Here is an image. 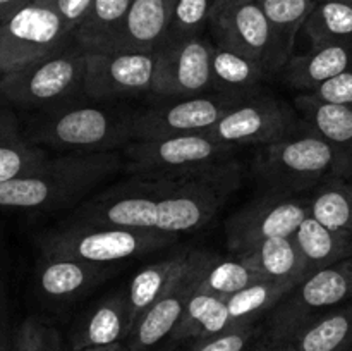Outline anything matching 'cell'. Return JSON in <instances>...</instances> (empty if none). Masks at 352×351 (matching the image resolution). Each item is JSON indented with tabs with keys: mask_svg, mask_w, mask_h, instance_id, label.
<instances>
[{
	"mask_svg": "<svg viewBox=\"0 0 352 351\" xmlns=\"http://www.w3.org/2000/svg\"><path fill=\"white\" fill-rule=\"evenodd\" d=\"M302 127L296 110L275 96L258 93L244 100L241 105L227 112L213 124L205 136L232 147L277 143Z\"/></svg>",
	"mask_w": 352,
	"mask_h": 351,
	"instance_id": "12",
	"label": "cell"
},
{
	"mask_svg": "<svg viewBox=\"0 0 352 351\" xmlns=\"http://www.w3.org/2000/svg\"><path fill=\"white\" fill-rule=\"evenodd\" d=\"M284 348L291 351H352V301L309 322Z\"/></svg>",
	"mask_w": 352,
	"mask_h": 351,
	"instance_id": "25",
	"label": "cell"
},
{
	"mask_svg": "<svg viewBox=\"0 0 352 351\" xmlns=\"http://www.w3.org/2000/svg\"><path fill=\"white\" fill-rule=\"evenodd\" d=\"M306 264V277L352 257V237L336 233L313 217H306L292 234Z\"/></svg>",
	"mask_w": 352,
	"mask_h": 351,
	"instance_id": "24",
	"label": "cell"
},
{
	"mask_svg": "<svg viewBox=\"0 0 352 351\" xmlns=\"http://www.w3.org/2000/svg\"><path fill=\"white\" fill-rule=\"evenodd\" d=\"M124 171L120 151L65 153L0 182V209L50 212L67 209Z\"/></svg>",
	"mask_w": 352,
	"mask_h": 351,
	"instance_id": "1",
	"label": "cell"
},
{
	"mask_svg": "<svg viewBox=\"0 0 352 351\" xmlns=\"http://www.w3.org/2000/svg\"><path fill=\"white\" fill-rule=\"evenodd\" d=\"M316 0H258L278 41L292 57L296 36L316 7Z\"/></svg>",
	"mask_w": 352,
	"mask_h": 351,
	"instance_id": "34",
	"label": "cell"
},
{
	"mask_svg": "<svg viewBox=\"0 0 352 351\" xmlns=\"http://www.w3.org/2000/svg\"><path fill=\"white\" fill-rule=\"evenodd\" d=\"M270 78L263 65L227 48L213 47L212 92L230 96H253L261 93V86Z\"/></svg>",
	"mask_w": 352,
	"mask_h": 351,
	"instance_id": "23",
	"label": "cell"
},
{
	"mask_svg": "<svg viewBox=\"0 0 352 351\" xmlns=\"http://www.w3.org/2000/svg\"><path fill=\"white\" fill-rule=\"evenodd\" d=\"M74 43L72 31L45 0H33L0 24V72L16 71Z\"/></svg>",
	"mask_w": 352,
	"mask_h": 351,
	"instance_id": "9",
	"label": "cell"
},
{
	"mask_svg": "<svg viewBox=\"0 0 352 351\" xmlns=\"http://www.w3.org/2000/svg\"><path fill=\"white\" fill-rule=\"evenodd\" d=\"M236 255L270 281L301 282L306 277V264L292 236L272 237L244 253Z\"/></svg>",
	"mask_w": 352,
	"mask_h": 351,
	"instance_id": "29",
	"label": "cell"
},
{
	"mask_svg": "<svg viewBox=\"0 0 352 351\" xmlns=\"http://www.w3.org/2000/svg\"><path fill=\"white\" fill-rule=\"evenodd\" d=\"M213 257L215 255L192 268L167 295L162 296L136 320L126 339L129 351H158L164 348L165 341H170V336L184 313L186 305L198 288L203 268L210 264Z\"/></svg>",
	"mask_w": 352,
	"mask_h": 351,
	"instance_id": "16",
	"label": "cell"
},
{
	"mask_svg": "<svg viewBox=\"0 0 352 351\" xmlns=\"http://www.w3.org/2000/svg\"><path fill=\"white\" fill-rule=\"evenodd\" d=\"M0 76H2V72H0Z\"/></svg>",
	"mask_w": 352,
	"mask_h": 351,
	"instance_id": "50",
	"label": "cell"
},
{
	"mask_svg": "<svg viewBox=\"0 0 352 351\" xmlns=\"http://www.w3.org/2000/svg\"><path fill=\"white\" fill-rule=\"evenodd\" d=\"M263 334L260 323L237 327L219 336L206 337L189 344L186 351H248L254 346V341Z\"/></svg>",
	"mask_w": 352,
	"mask_h": 351,
	"instance_id": "37",
	"label": "cell"
},
{
	"mask_svg": "<svg viewBox=\"0 0 352 351\" xmlns=\"http://www.w3.org/2000/svg\"><path fill=\"white\" fill-rule=\"evenodd\" d=\"M14 334H16V329H14ZM14 334H12V337H10L9 344H7L6 351H17L16 350V336H14Z\"/></svg>",
	"mask_w": 352,
	"mask_h": 351,
	"instance_id": "45",
	"label": "cell"
},
{
	"mask_svg": "<svg viewBox=\"0 0 352 351\" xmlns=\"http://www.w3.org/2000/svg\"><path fill=\"white\" fill-rule=\"evenodd\" d=\"M248 351H268V346H265V344L261 343V344H256V346H253L251 350H248Z\"/></svg>",
	"mask_w": 352,
	"mask_h": 351,
	"instance_id": "46",
	"label": "cell"
},
{
	"mask_svg": "<svg viewBox=\"0 0 352 351\" xmlns=\"http://www.w3.org/2000/svg\"><path fill=\"white\" fill-rule=\"evenodd\" d=\"M296 281H270L263 279L226 299L230 329L260 323L261 317H267L287 292L298 286Z\"/></svg>",
	"mask_w": 352,
	"mask_h": 351,
	"instance_id": "30",
	"label": "cell"
},
{
	"mask_svg": "<svg viewBox=\"0 0 352 351\" xmlns=\"http://www.w3.org/2000/svg\"><path fill=\"white\" fill-rule=\"evenodd\" d=\"M45 2L60 16L72 33L85 21L93 6V0H45Z\"/></svg>",
	"mask_w": 352,
	"mask_h": 351,
	"instance_id": "39",
	"label": "cell"
},
{
	"mask_svg": "<svg viewBox=\"0 0 352 351\" xmlns=\"http://www.w3.org/2000/svg\"><path fill=\"white\" fill-rule=\"evenodd\" d=\"M316 2H327V0H316Z\"/></svg>",
	"mask_w": 352,
	"mask_h": 351,
	"instance_id": "49",
	"label": "cell"
},
{
	"mask_svg": "<svg viewBox=\"0 0 352 351\" xmlns=\"http://www.w3.org/2000/svg\"><path fill=\"white\" fill-rule=\"evenodd\" d=\"M352 301V257L302 279L267 315L263 344L284 348L323 313Z\"/></svg>",
	"mask_w": 352,
	"mask_h": 351,
	"instance_id": "6",
	"label": "cell"
},
{
	"mask_svg": "<svg viewBox=\"0 0 352 351\" xmlns=\"http://www.w3.org/2000/svg\"><path fill=\"white\" fill-rule=\"evenodd\" d=\"M175 0H133L119 34L107 52H155L170 26Z\"/></svg>",
	"mask_w": 352,
	"mask_h": 351,
	"instance_id": "19",
	"label": "cell"
},
{
	"mask_svg": "<svg viewBox=\"0 0 352 351\" xmlns=\"http://www.w3.org/2000/svg\"><path fill=\"white\" fill-rule=\"evenodd\" d=\"M177 240L179 236L175 234L160 231L67 222L41 236L40 250L91 264L113 265L117 262L164 250Z\"/></svg>",
	"mask_w": 352,
	"mask_h": 351,
	"instance_id": "7",
	"label": "cell"
},
{
	"mask_svg": "<svg viewBox=\"0 0 352 351\" xmlns=\"http://www.w3.org/2000/svg\"><path fill=\"white\" fill-rule=\"evenodd\" d=\"M47 158V151L23 133L16 114L7 105L0 107V182L38 167Z\"/></svg>",
	"mask_w": 352,
	"mask_h": 351,
	"instance_id": "27",
	"label": "cell"
},
{
	"mask_svg": "<svg viewBox=\"0 0 352 351\" xmlns=\"http://www.w3.org/2000/svg\"><path fill=\"white\" fill-rule=\"evenodd\" d=\"M306 202L309 217L352 237V176H329L313 189Z\"/></svg>",
	"mask_w": 352,
	"mask_h": 351,
	"instance_id": "28",
	"label": "cell"
},
{
	"mask_svg": "<svg viewBox=\"0 0 352 351\" xmlns=\"http://www.w3.org/2000/svg\"><path fill=\"white\" fill-rule=\"evenodd\" d=\"M14 336L17 351H65L58 330L36 317L23 320Z\"/></svg>",
	"mask_w": 352,
	"mask_h": 351,
	"instance_id": "36",
	"label": "cell"
},
{
	"mask_svg": "<svg viewBox=\"0 0 352 351\" xmlns=\"http://www.w3.org/2000/svg\"><path fill=\"white\" fill-rule=\"evenodd\" d=\"M86 52L71 43L36 62L0 76V103L52 110L85 98Z\"/></svg>",
	"mask_w": 352,
	"mask_h": 351,
	"instance_id": "5",
	"label": "cell"
},
{
	"mask_svg": "<svg viewBox=\"0 0 352 351\" xmlns=\"http://www.w3.org/2000/svg\"><path fill=\"white\" fill-rule=\"evenodd\" d=\"M133 0H93L88 16L74 30V41L85 52H107L122 28Z\"/></svg>",
	"mask_w": 352,
	"mask_h": 351,
	"instance_id": "31",
	"label": "cell"
},
{
	"mask_svg": "<svg viewBox=\"0 0 352 351\" xmlns=\"http://www.w3.org/2000/svg\"><path fill=\"white\" fill-rule=\"evenodd\" d=\"M243 172V164L232 158L192 174L144 178L158 205L157 231L179 236L208 226L239 188Z\"/></svg>",
	"mask_w": 352,
	"mask_h": 351,
	"instance_id": "2",
	"label": "cell"
},
{
	"mask_svg": "<svg viewBox=\"0 0 352 351\" xmlns=\"http://www.w3.org/2000/svg\"><path fill=\"white\" fill-rule=\"evenodd\" d=\"M311 95L325 102L352 107V67L313 89Z\"/></svg>",
	"mask_w": 352,
	"mask_h": 351,
	"instance_id": "38",
	"label": "cell"
},
{
	"mask_svg": "<svg viewBox=\"0 0 352 351\" xmlns=\"http://www.w3.org/2000/svg\"><path fill=\"white\" fill-rule=\"evenodd\" d=\"M208 24L215 38L213 43L258 62L270 78L284 71L292 58L280 45L258 2L212 14Z\"/></svg>",
	"mask_w": 352,
	"mask_h": 351,
	"instance_id": "13",
	"label": "cell"
},
{
	"mask_svg": "<svg viewBox=\"0 0 352 351\" xmlns=\"http://www.w3.org/2000/svg\"><path fill=\"white\" fill-rule=\"evenodd\" d=\"M251 2H258V0H213L212 14L222 12V10L230 9V7L243 6V3H251ZM212 14H210V16H212Z\"/></svg>",
	"mask_w": 352,
	"mask_h": 351,
	"instance_id": "42",
	"label": "cell"
},
{
	"mask_svg": "<svg viewBox=\"0 0 352 351\" xmlns=\"http://www.w3.org/2000/svg\"><path fill=\"white\" fill-rule=\"evenodd\" d=\"M155 67V52H86L85 98L102 103L150 95Z\"/></svg>",
	"mask_w": 352,
	"mask_h": 351,
	"instance_id": "15",
	"label": "cell"
},
{
	"mask_svg": "<svg viewBox=\"0 0 352 351\" xmlns=\"http://www.w3.org/2000/svg\"><path fill=\"white\" fill-rule=\"evenodd\" d=\"M14 330L10 329L9 312H7V299L0 301V351H6Z\"/></svg>",
	"mask_w": 352,
	"mask_h": 351,
	"instance_id": "40",
	"label": "cell"
},
{
	"mask_svg": "<svg viewBox=\"0 0 352 351\" xmlns=\"http://www.w3.org/2000/svg\"><path fill=\"white\" fill-rule=\"evenodd\" d=\"M239 147L210 140L205 134L131 141L124 148V171L131 178H170L205 171L232 160Z\"/></svg>",
	"mask_w": 352,
	"mask_h": 351,
	"instance_id": "8",
	"label": "cell"
},
{
	"mask_svg": "<svg viewBox=\"0 0 352 351\" xmlns=\"http://www.w3.org/2000/svg\"><path fill=\"white\" fill-rule=\"evenodd\" d=\"M113 265L91 264L41 251L34 272L36 289L50 303H71L113 274Z\"/></svg>",
	"mask_w": 352,
	"mask_h": 351,
	"instance_id": "17",
	"label": "cell"
},
{
	"mask_svg": "<svg viewBox=\"0 0 352 351\" xmlns=\"http://www.w3.org/2000/svg\"><path fill=\"white\" fill-rule=\"evenodd\" d=\"M263 279L265 277L260 272L253 270L237 255L230 258L213 257L210 264L203 268L198 289L227 299L229 296L239 292L241 289L248 288L258 281H263Z\"/></svg>",
	"mask_w": 352,
	"mask_h": 351,
	"instance_id": "33",
	"label": "cell"
},
{
	"mask_svg": "<svg viewBox=\"0 0 352 351\" xmlns=\"http://www.w3.org/2000/svg\"><path fill=\"white\" fill-rule=\"evenodd\" d=\"M306 217V200L285 193H270L246 203L227 219V246L234 253H244L272 237H289Z\"/></svg>",
	"mask_w": 352,
	"mask_h": 351,
	"instance_id": "14",
	"label": "cell"
},
{
	"mask_svg": "<svg viewBox=\"0 0 352 351\" xmlns=\"http://www.w3.org/2000/svg\"><path fill=\"white\" fill-rule=\"evenodd\" d=\"M7 299L6 296V279H3V267H2V246H0V301Z\"/></svg>",
	"mask_w": 352,
	"mask_h": 351,
	"instance_id": "44",
	"label": "cell"
},
{
	"mask_svg": "<svg viewBox=\"0 0 352 351\" xmlns=\"http://www.w3.org/2000/svg\"><path fill=\"white\" fill-rule=\"evenodd\" d=\"M302 30L311 47L352 40V0L318 2Z\"/></svg>",
	"mask_w": 352,
	"mask_h": 351,
	"instance_id": "32",
	"label": "cell"
},
{
	"mask_svg": "<svg viewBox=\"0 0 352 351\" xmlns=\"http://www.w3.org/2000/svg\"><path fill=\"white\" fill-rule=\"evenodd\" d=\"M215 43L205 34L165 38L157 54L151 93L158 100L212 93V54Z\"/></svg>",
	"mask_w": 352,
	"mask_h": 351,
	"instance_id": "11",
	"label": "cell"
},
{
	"mask_svg": "<svg viewBox=\"0 0 352 351\" xmlns=\"http://www.w3.org/2000/svg\"><path fill=\"white\" fill-rule=\"evenodd\" d=\"M352 67V40L311 47L305 55H296L284 67V79L301 93H311L329 79Z\"/></svg>",
	"mask_w": 352,
	"mask_h": 351,
	"instance_id": "21",
	"label": "cell"
},
{
	"mask_svg": "<svg viewBox=\"0 0 352 351\" xmlns=\"http://www.w3.org/2000/svg\"><path fill=\"white\" fill-rule=\"evenodd\" d=\"M134 114L102 105L71 103L45 110L31 123L28 138L67 153L119 151L133 141Z\"/></svg>",
	"mask_w": 352,
	"mask_h": 351,
	"instance_id": "3",
	"label": "cell"
},
{
	"mask_svg": "<svg viewBox=\"0 0 352 351\" xmlns=\"http://www.w3.org/2000/svg\"><path fill=\"white\" fill-rule=\"evenodd\" d=\"M254 172L272 193L313 191L329 176H352V157L316 136L305 123L277 143L261 147Z\"/></svg>",
	"mask_w": 352,
	"mask_h": 351,
	"instance_id": "4",
	"label": "cell"
},
{
	"mask_svg": "<svg viewBox=\"0 0 352 351\" xmlns=\"http://www.w3.org/2000/svg\"><path fill=\"white\" fill-rule=\"evenodd\" d=\"M227 330H230V322L226 299L196 288L174 334L170 336V344L174 346L179 343H195L206 337L219 336Z\"/></svg>",
	"mask_w": 352,
	"mask_h": 351,
	"instance_id": "26",
	"label": "cell"
},
{
	"mask_svg": "<svg viewBox=\"0 0 352 351\" xmlns=\"http://www.w3.org/2000/svg\"><path fill=\"white\" fill-rule=\"evenodd\" d=\"M158 351H177V350H172V348H168V350H164V348H162V350H158Z\"/></svg>",
	"mask_w": 352,
	"mask_h": 351,
	"instance_id": "48",
	"label": "cell"
},
{
	"mask_svg": "<svg viewBox=\"0 0 352 351\" xmlns=\"http://www.w3.org/2000/svg\"><path fill=\"white\" fill-rule=\"evenodd\" d=\"M212 255L213 253L210 251L182 248L177 253L138 270L131 279L129 288L126 291L131 329L153 303L167 295L184 275H188L199 264L208 260Z\"/></svg>",
	"mask_w": 352,
	"mask_h": 351,
	"instance_id": "18",
	"label": "cell"
},
{
	"mask_svg": "<svg viewBox=\"0 0 352 351\" xmlns=\"http://www.w3.org/2000/svg\"><path fill=\"white\" fill-rule=\"evenodd\" d=\"M246 98L212 92L186 98L162 100L157 105L134 114L133 141L203 134Z\"/></svg>",
	"mask_w": 352,
	"mask_h": 351,
	"instance_id": "10",
	"label": "cell"
},
{
	"mask_svg": "<svg viewBox=\"0 0 352 351\" xmlns=\"http://www.w3.org/2000/svg\"><path fill=\"white\" fill-rule=\"evenodd\" d=\"M268 351H291V350H285V348H268Z\"/></svg>",
	"mask_w": 352,
	"mask_h": 351,
	"instance_id": "47",
	"label": "cell"
},
{
	"mask_svg": "<svg viewBox=\"0 0 352 351\" xmlns=\"http://www.w3.org/2000/svg\"><path fill=\"white\" fill-rule=\"evenodd\" d=\"M78 351H129V346H127L126 341H120V343L107 344V346L82 348V350H78Z\"/></svg>",
	"mask_w": 352,
	"mask_h": 351,
	"instance_id": "43",
	"label": "cell"
},
{
	"mask_svg": "<svg viewBox=\"0 0 352 351\" xmlns=\"http://www.w3.org/2000/svg\"><path fill=\"white\" fill-rule=\"evenodd\" d=\"M212 7L213 0H175L167 36L182 38L203 34V30L210 23Z\"/></svg>",
	"mask_w": 352,
	"mask_h": 351,
	"instance_id": "35",
	"label": "cell"
},
{
	"mask_svg": "<svg viewBox=\"0 0 352 351\" xmlns=\"http://www.w3.org/2000/svg\"><path fill=\"white\" fill-rule=\"evenodd\" d=\"M33 2V0H0V24L14 14L16 10H19L21 7H24L26 3Z\"/></svg>",
	"mask_w": 352,
	"mask_h": 351,
	"instance_id": "41",
	"label": "cell"
},
{
	"mask_svg": "<svg viewBox=\"0 0 352 351\" xmlns=\"http://www.w3.org/2000/svg\"><path fill=\"white\" fill-rule=\"evenodd\" d=\"M294 105L316 136L352 157V107L325 102L311 93L296 96Z\"/></svg>",
	"mask_w": 352,
	"mask_h": 351,
	"instance_id": "22",
	"label": "cell"
},
{
	"mask_svg": "<svg viewBox=\"0 0 352 351\" xmlns=\"http://www.w3.org/2000/svg\"><path fill=\"white\" fill-rule=\"evenodd\" d=\"M131 332L129 305L126 291L105 296L93 305L78 322L71 336V350L107 346L126 341Z\"/></svg>",
	"mask_w": 352,
	"mask_h": 351,
	"instance_id": "20",
	"label": "cell"
}]
</instances>
